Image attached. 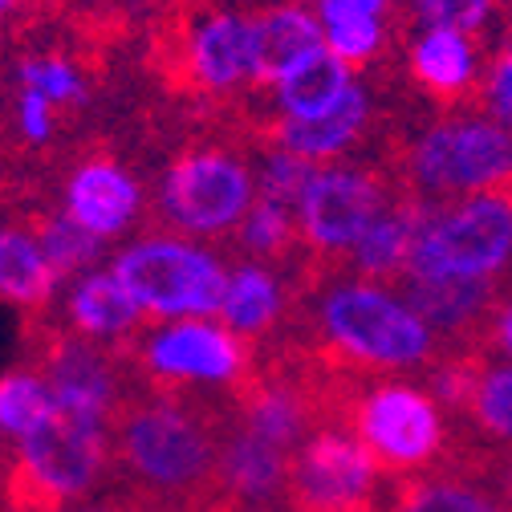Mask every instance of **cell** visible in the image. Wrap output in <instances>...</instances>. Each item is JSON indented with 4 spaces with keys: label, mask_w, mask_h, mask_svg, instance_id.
I'll list each match as a JSON object with an SVG mask.
<instances>
[{
    "label": "cell",
    "mask_w": 512,
    "mask_h": 512,
    "mask_svg": "<svg viewBox=\"0 0 512 512\" xmlns=\"http://www.w3.org/2000/svg\"><path fill=\"white\" fill-rule=\"evenodd\" d=\"M309 322L326 354L378 378L415 374L439 358V338L427 330L399 285L354 273L330 277L313 293Z\"/></svg>",
    "instance_id": "obj_1"
},
{
    "label": "cell",
    "mask_w": 512,
    "mask_h": 512,
    "mask_svg": "<svg viewBox=\"0 0 512 512\" xmlns=\"http://www.w3.org/2000/svg\"><path fill=\"white\" fill-rule=\"evenodd\" d=\"M110 460L147 496L187 504L216 488L220 431L200 407L171 391L126 399L110 427Z\"/></svg>",
    "instance_id": "obj_2"
},
{
    "label": "cell",
    "mask_w": 512,
    "mask_h": 512,
    "mask_svg": "<svg viewBox=\"0 0 512 512\" xmlns=\"http://www.w3.org/2000/svg\"><path fill=\"white\" fill-rule=\"evenodd\" d=\"M407 196L419 204H443L508 187L512 131L492 122L480 106H452L427 118L399 159Z\"/></svg>",
    "instance_id": "obj_3"
},
{
    "label": "cell",
    "mask_w": 512,
    "mask_h": 512,
    "mask_svg": "<svg viewBox=\"0 0 512 512\" xmlns=\"http://www.w3.org/2000/svg\"><path fill=\"white\" fill-rule=\"evenodd\" d=\"M110 427L90 415L53 407L25 439L5 476L9 512H61L90 496L110 464Z\"/></svg>",
    "instance_id": "obj_4"
},
{
    "label": "cell",
    "mask_w": 512,
    "mask_h": 512,
    "mask_svg": "<svg viewBox=\"0 0 512 512\" xmlns=\"http://www.w3.org/2000/svg\"><path fill=\"white\" fill-rule=\"evenodd\" d=\"M114 277L155 322L175 317H216L228 285V261L204 240L179 236L171 228L126 240L114 261Z\"/></svg>",
    "instance_id": "obj_5"
},
{
    "label": "cell",
    "mask_w": 512,
    "mask_h": 512,
    "mask_svg": "<svg viewBox=\"0 0 512 512\" xmlns=\"http://www.w3.org/2000/svg\"><path fill=\"white\" fill-rule=\"evenodd\" d=\"M407 269L500 281L512 269V187L419 204Z\"/></svg>",
    "instance_id": "obj_6"
},
{
    "label": "cell",
    "mask_w": 512,
    "mask_h": 512,
    "mask_svg": "<svg viewBox=\"0 0 512 512\" xmlns=\"http://www.w3.org/2000/svg\"><path fill=\"white\" fill-rule=\"evenodd\" d=\"M256 200L252 159L224 143L187 147L159 179V216L171 232L191 240H224L240 228Z\"/></svg>",
    "instance_id": "obj_7"
},
{
    "label": "cell",
    "mask_w": 512,
    "mask_h": 512,
    "mask_svg": "<svg viewBox=\"0 0 512 512\" xmlns=\"http://www.w3.org/2000/svg\"><path fill=\"white\" fill-rule=\"evenodd\" d=\"M350 431L382 472L419 476L447 452V407L407 374L374 378L354 399Z\"/></svg>",
    "instance_id": "obj_8"
},
{
    "label": "cell",
    "mask_w": 512,
    "mask_h": 512,
    "mask_svg": "<svg viewBox=\"0 0 512 512\" xmlns=\"http://www.w3.org/2000/svg\"><path fill=\"white\" fill-rule=\"evenodd\" d=\"M139 374L159 391H236L252 370L248 342L220 317H175L151 322L126 346Z\"/></svg>",
    "instance_id": "obj_9"
},
{
    "label": "cell",
    "mask_w": 512,
    "mask_h": 512,
    "mask_svg": "<svg viewBox=\"0 0 512 512\" xmlns=\"http://www.w3.org/2000/svg\"><path fill=\"white\" fill-rule=\"evenodd\" d=\"M395 200V187L382 179V171L342 159L313 167L301 196L293 204L297 216V240L309 256H346L350 244L362 236V228Z\"/></svg>",
    "instance_id": "obj_10"
},
{
    "label": "cell",
    "mask_w": 512,
    "mask_h": 512,
    "mask_svg": "<svg viewBox=\"0 0 512 512\" xmlns=\"http://www.w3.org/2000/svg\"><path fill=\"white\" fill-rule=\"evenodd\" d=\"M382 468L350 427H313L293 452L289 500L297 512H370Z\"/></svg>",
    "instance_id": "obj_11"
},
{
    "label": "cell",
    "mask_w": 512,
    "mask_h": 512,
    "mask_svg": "<svg viewBox=\"0 0 512 512\" xmlns=\"http://www.w3.org/2000/svg\"><path fill=\"white\" fill-rule=\"evenodd\" d=\"M175 61H179L183 82L208 98H232V94L261 86L252 13L232 9V5L196 9L179 25Z\"/></svg>",
    "instance_id": "obj_12"
},
{
    "label": "cell",
    "mask_w": 512,
    "mask_h": 512,
    "mask_svg": "<svg viewBox=\"0 0 512 512\" xmlns=\"http://www.w3.org/2000/svg\"><path fill=\"white\" fill-rule=\"evenodd\" d=\"M53 391V407L90 415L102 423H114L118 407L126 403L122 395V366L110 346L86 342L70 330L45 334L33 366Z\"/></svg>",
    "instance_id": "obj_13"
},
{
    "label": "cell",
    "mask_w": 512,
    "mask_h": 512,
    "mask_svg": "<svg viewBox=\"0 0 512 512\" xmlns=\"http://www.w3.org/2000/svg\"><path fill=\"white\" fill-rule=\"evenodd\" d=\"M488 49L476 33L439 29V25H411L403 37V74L407 82L435 106L452 110L468 106L480 90Z\"/></svg>",
    "instance_id": "obj_14"
},
{
    "label": "cell",
    "mask_w": 512,
    "mask_h": 512,
    "mask_svg": "<svg viewBox=\"0 0 512 512\" xmlns=\"http://www.w3.org/2000/svg\"><path fill=\"white\" fill-rule=\"evenodd\" d=\"M61 212L70 220H78L86 232H94L98 240H118L126 236L139 216H143V183L135 179V171H126L118 159L94 155L82 159L61 187Z\"/></svg>",
    "instance_id": "obj_15"
},
{
    "label": "cell",
    "mask_w": 512,
    "mask_h": 512,
    "mask_svg": "<svg viewBox=\"0 0 512 512\" xmlns=\"http://www.w3.org/2000/svg\"><path fill=\"white\" fill-rule=\"evenodd\" d=\"M374 126V90L354 78V86L326 110L313 118H297V122H273V143L285 147L289 155L305 159L309 167L322 163H342L350 159L362 139Z\"/></svg>",
    "instance_id": "obj_16"
},
{
    "label": "cell",
    "mask_w": 512,
    "mask_h": 512,
    "mask_svg": "<svg viewBox=\"0 0 512 512\" xmlns=\"http://www.w3.org/2000/svg\"><path fill=\"white\" fill-rule=\"evenodd\" d=\"M399 289L427 322V330L447 342H464V338L480 334L492 317V305H496V281L460 277V273L407 269Z\"/></svg>",
    "instance_id": "obj_17"
},
{
    "label": "cell",
    "mask_w": 512,
    "mask_h": 512,
    "mask_svg": "<svg viewBox=\"0 0 512 512\" xmlns=\"http://www.w3.org/2000/svg\"><path fill=\"white\" fill-rule=\"evenodd\" d=\"M289 472H293V452L240 427L236 419L220 435L216 488L228 500H236L244 508H269L289 496Z\"/></svg>",
    "instance_id": "obj_18"
},
{
    "label": "cell",
    "mask_w": 512,
    "mask_h": 512,
    "mask_svg": "<svg viewBox=\"0 0 512 512\" xmlns=\"http://www.w3.org/2000/svg\"><path fill=\"white\" fill-rule=\"evenodd\" d=\"M143 326H147V313L126 293V285L114 277V269H90L70 281V293H66V330L70 334L110 346V350H122L143 334Z\"/></svg>",
    "instance_id": "obj_19"
},
{
    "label": "cell",
    "mask_w": 512,
    "mask_h": 512,
    "mask_svg": "<svg viewBox=\"0 0 512 512\" xmlns=\"http://www.w3.org/2000/svg\"><path fill=\"white\" fill-rule=\"evenodd\" d=\"M289 313V281L285 273L273 269V261H244L228 265V285H224V297H220V322L244 338V342H256L273 334Z\"/></svg>",
    "instance_id": "obj_20"
},
{
    "label": "cell",
    "mask_w": 512,
    "mask_h": 512,
    "mask_svg": "<svg viewBox=\"0 0 512 512\" xmlns=\"http://www.w3.org/2000/svg\"><path fill=\"white\" fill-rule=\"evenodd\" d=\"M415 228H419V200H411V196L399 200L395 196L362 228V236L342 256L346 273L366 277V281H382V285H399L407 265H411Z\"/></svg>",
    "instance_id": "obj_21"
},
{
    "label": "cell",
    "mask_w": 512,
    "mask_h": 512,
    "mask_svg": "<svg viewBox=\"0 0 512 512\" xmlns=\"http://www.w3.org/2000/svg\"><path fill=\"white\" fill-rule=\"evenodd\" d=\"M252 37L256 61H261V86L326 49L309 0H269L265 9L252 13Z\"/></svg>",
    "instance_id": "obj_22"
},
{
    "label": "cell",
    "mask_w": 512,
    "mask_h": 512,
    "mask_svg": "<svg viewBox=\"0 0 512 512\" xmlns=\"http://www.w3.org/2000/svg\"><path fill=\"white\" fill-rule=\"evenodd\" d=\"M309 5L317 13V25H322L326 53L346 61L354 74L378 66L387 57L391 37H395V17L354 5V0H309Z\"/></svg>",
    "instance_id": "obj_23"
},
{
    "label": "cell",
    "mask_w": 512,
    "mask_h": 512,
    "mask_svg": "<svg viewBox=\"0 0 512 512\" xmlns=\"http://www.w3.org/2000/svg\"><path fill=\"white\" fill-rule=\"evenodd\" d=\"M354 78L358 74L346 66V61H338L334 53L322 49L265 86L269 114H273V122H297V118L326 114L354 86Z\"/></svg>",
    "instance_id": "obj_24"
},
{
    "label": "cell",
    "mask_w": 512,
    "mask_h": 512,
    "mask_svg": "<svg viewBox=\"0 0 512 512\" xmlns=\"http://www.w3.org/2000/svg\"><path fill=\"white\" fill-rule=\"evenodd\" d=\"M57 285L61 277L53 273L37 236L17 224H0V301L17 309H41L53 301Z\"/></svg>",
    "instance_id": "obj_25"
},
{
    "label": "cell",
    "mask_w": 512,
    "mask_h": 512,
    "mask_svg": "<svg viewBox=\"0 0 512 512\" xmlns=\"http://www.w3.org/2000/svg\"><path fill=\"white\" fill-rule=\"evenodd\" d=\"M236 423L256 431L269 443H277V447H285V452H297L301 439L313 431L305 395L293 387V382H281V378H269V382L248 387L244 399H240Z\"/></svg>",
    "instance_id": "obj_26"
},
{
    "label": "cell",
    "mask_w": 512,
    "mask_h": 512,
    "mask_svg": "<svg viewBox=\"0 0 512 512\" xmlns=\"http://www.w3.org/2000/svg\"><path fill=\"white\" fill-rule=\"evenodd\" d=\"M29 232L37 236L41 252L49 256V265L61 281H74L90 269H98L102 252H106V240H98L94 232H86L78 220H70L66 212H45L29 224Z\"/></svg>",
    "instance_id": "obj_27"
},
{
    "label": "cell",
    "mask_w": 512,
    "mask_h": 512,
    "mask_svg": "<svg viewBox=\"0 0 512 512\" xmlns=\"http://www.w3.org/2000/svg\"><path fill=\"white\" fill-rule=\"evenodd\" d=\"M391 512H508L500 492L460 480V476H423L407 484Z\"/></svg>",
    "instance_id": "obj_28"
},
{
    "label": "cell",
    "mask_w": 512,
    "mask_h": 512,
    "mask_svg": "<svg viewBox=\"0 0 512 512\" xmlns=\"http://www.w3.org/2000/svg\"><path fill=\"white\" fill-rule=\"evenodd\" d=\"M464 415L480 435L512 447V362L496 358L488 366H476V382H472Z\"/></svg>",
    "instance_id": "obj_29"
},
{
    "label": "cell",
    "mask_w": 512,
    "mask_h": 512,
    "mask_svg": "<svg viewBox=\"0 0 512 512\" xmlns=\"http://www.w3.org/2000/svg\"><path fill=\"white\" fill-rule=\"evenodd\" d=\"M232 240L240 244L244 256H252V261H277V256H285L293 244H301L297 240V216L281 200L256 196L252 208L244 212L240 228L232 232Z\"/></svg>",
    "instance_id": "obj_30"
},
{
    "label": "cell",
    "mask_w": 512,
    "mask_h": 512,
    "mask_svg": "<svg viewBox=\"0 0 512 512\" xmlns=\"http://www.w3.org/2000/svg\"><path fill=\"white\" fill-rule=\"evenodd\" d=\"M53 411L49 382L29 366L0 374V431L9 439H25L37 423H45Z\"/></svg>",
    "instance_id": "obj_31"
},
{
    "label": "cell",
    "mask_w": 512,
    "mask_h": 512,
    "mask_svg": "<svg viewBox=\"0 0 512 512\" xmlns=\"http://www.w3.org/2000/svg\"><path fill=\"white\" fill-rule=\"evenodd\" d=\"M17 82L21 90H37L45 94L57 110L61 106H82L90 98V86H86V74L78 61H70L66 53H37V57H25L17 66Z\"/></svg>",
    "instance_id": "obj_32"
},
{
    "label": "cell",
    "mask_w": 512,
    "mask_h": 512,
    "mask_svg": "<svg viewBox=\"0 0 512 512\" xmlns=\"http://www.w3.org/2000/svg\"><path fill=\"white\" fill-rule=\"evenodd\" d=\"M403 13L411 17V25L464 29L484 37L504 13V5H496V0H403Z\"/></svg>",
    "instance_id": "obj_33"
},
{
    "label": "cell",
    "mask_w": 512,
    "mask_h": 512,
    "mask_svg": "<svg viewBox=\"0 0 512 512\" xmlns=\"http://www.w3.org/2000/svg\"><path fill=\"white\" fill-rule=\"evenodd\" d=\"M252 171H256V196H269V200H281V204L293 208L313 167H309L305 159L289 155L285 147L269 143L261 155L252 159Z\"/></svg>",
    "instance_id": "obj_34"
},
{
    "label": "cell",
    "mask_w": 512,
    "mask_h": 512,
    "mask_svg": "<svg viewBox=\"0 0 512 512\" xmlns=\"http://www.w3.org/2000/svg\"><path fill=\"white\" fill-rule=\"evenodd\" d=\"M476 106L492 122H500L504 131H512V37H500V45L488 49L480 90H476Z\"/></svg>",
    "instance_id": "obj_35"
},
{
    "label": "cell",
    "mask_w": 512,
    "mask_h": 512,
    "mask_svg": "<svg viewBox=\"0 0 512 512\" xmlns=\"http://www.w3.org/2000/svg\"><path fill=\"white\" fill-rule=\"evenodd\" d=\"M472 382H476V366L464 362V358H435L427 366V382L423 387L452 411H464L468 407V395H472Z\"/></svg>",
    "instance_id": "obj_36"
},
{
    "label": "cell",
    "mask_w": 512,
    "mask_h": 512,
    "mask_svg": "<svg viewBox=\"0 0 512 512\" xmlns=\"http://www.w3.org/2000/svg\"><path fill=\"white\" fill-rule=\"evenodd\" d=\"M53 126H57V106L37 90H17V131H21V139L41 147V143L53 139Z\"/></svg>",
    "instance_id": "obj_37"
},
{
    "label": "cell",
    "mask_w": 512,
    "mask_h": 512,
    "mask_svg": "<svg viewBox=\"0 0 512 512\" xmlns=\"http://www.w3.org/2000/svg\"><path fill=\"white\" fill-rule=\"evenodd\" d=\"M488 338H492L496 358L512 362V289L496 293V305H492V317H488Z\"/></svg>",
    "instance_id": "obj_38"
},
{
    "label": "cell",
    "mask_w": 512,
    "mask_h": 512,
    "mask_svg": "<svg viewBox=\"0 0 512 512\" xmlns=\"http://www.w3.org/2000/svg\"><path fill=\"white\" fill-rule=\"evenodd\" d=\"M90 9H98V13H114V17H126V13H147V9H155L159 0H86Z\"/></svg>",
    "instance_id": "obj_39"
},
{
    "label": "cell",
    "mask_w": 512,
    "mask_h": 512,
    "mask_svg": "<svg viewBox=\"0 0 512 512\" xmlns=\"http://www.w3.org/2000/svg\"><path fill=\"white\" fill-rule=\"evenodd\" d=\"M500 500H504V508L512 512V460L500 468Z\"/></svg>",
    "instance_id": "obj_40"
},
{
    "label": "cell",
    "mask_w": 512,
    "mask_h": 512,
    "mask_svg": "<svg viewBox=\"0 0 512 512\" xmlns=\"http://www.w3.org/2000/svg\"><path fill=\"white\" fill-rule=\"evenodd\" d=\"M354 5H366V9H374V13L395 17V9H403V0H354Z\"/></svg>",
    "instance_id": "obj_41"
},
{
    "label": "cell",
    "mask_w": 512,
    "mask_h": 512,
    "mask_svg": "<svg viewBox=\"0 0 512 512\" xmlns=\"http://www.w3.org/2000/svg\"><path fill=\"white\" fill-rule=\"evenodd\" d=\"M17 5H21V0H0V21H5L9 13H17Z\"/></svg>",
    "instance_id": "obj_42"
},
{
    "label": "cell",
    "mask_w": 512,
    "mask_h": 512,
    "mask_svg": "<svg viewBox=\"0 0 512 512\" xmlns=\"http://www.w3.org/2000/svg\"><path fill=\"white\" fill-rule=\"evenodd\" d=\"M90 512H122V508H90Z\"/></svg>",
    "instance_id": "obj_43"
},
{
    "label": "cell",
    "mask_w": 512,
    "mask_h": 512,
    "mask_svg": "<svg viewBox=\"0 0 512 512\" xmlns=\"http://www.w3.org/2000/svg\"><path fill=\"white\" fill-rule=\"evenodd\" d=\"M5 439H9V435H5V431H0V447H5Z\"/></svg>",
    "instance_id": "obj_44"
},
{
    "label": "cell",
    "mask_w": 512,
    "mask_h": 512,
    "mask_svg": "<svg viewBox=\"0 0 512 512\" xmlns=\"http://www.w3.org/2000/svg\"><path fill=\"white\" fill-rule=\"evenodd\" d=\"M496 5H512V0H496Z\"/></svg>",
    "instance_id": "obj_45"
},
{
    "label": "cell",
    "mask_w": 512,
    "mask_h": 512,
    "mask_svg": "<svg viewBox=\"0 0 512 512\" xmlns=\"http://www.w3.org/2000/svg\"><path fill=\"white\" fill-rule=\"evenodd\" d=\"M504 37H512V25H508V33H504Z\"/></svg>",
    "instance_id": "obj_46"
},
{
    "label": "cell",
    "mask_w": 512,
    "mask_h": 512,
    "mask_svg": "<svg viewBox=\"0 0 512 512\" xmlns=\"http://www.w3.org/2000/svg\"><path fill=\"white\" fill-rule=\"evenodd\" d=\"M508 187H512V175H508Z\"/></svg>",
    "instance_id": "obj_47"
}]
</instances>
